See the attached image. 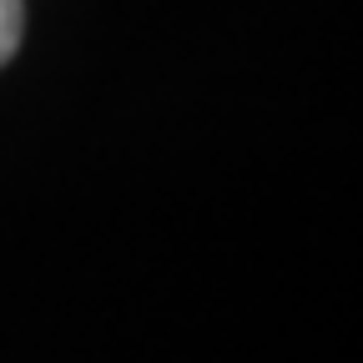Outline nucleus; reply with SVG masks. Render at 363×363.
Segmentation results:
<instances>
[{
  "mask_svg": "<svg viewBox=\"0 0 363 363\" xmlns=\"http://www.w3.org/2000/svg\"><path fill=\"white\" fill-rule=\"evenodd\" d=\"M21 30H26V6H21V0H0V66L16 56Z\"/></svg>",
  "mask_w": 363,
  "mask_h": 363,
  "instance_id": "nucleus-1",
  "label": "nucleus"
}]
</instances>
